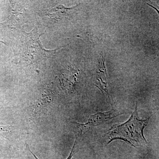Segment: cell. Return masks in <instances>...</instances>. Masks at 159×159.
Masks as SVG:
<instances>
[{"instance_id":"6da1fadb","label":"cell","mask_w":159,"mask_h":159,"mask_svg":"<svg viewBox=\"0 0 159 159\" xmlns=\"http://www.w3.org/2000/svg\"><path fill=\"white\" fill-rule=\"evenodd\" d=\"M149 119H139L137 104L135 110L127 121L121 125H115L105 135V138L110 143L114 140H120L135 147L147 142L144 135V130L148 124Z\"/></svg>"},{"instance_id":"7a4b0ae2","label":"cell","mask_w":159,"mask_h":159,"mask_svg":"<svg viewBox=\"0 0 159 159\" xmlns=\"http://www.w3.org/2000/svg\"><path fill=\"white\" fill-rule=\"evenodd\" d=\"M122 114L123 113H119L118 111L113 110L104 112H100L91 115L87 122L84 124H80L77 122H74V124L79 129L80 134H83L91 128L104 124Z\"/></svg>"},{"instance_id":"3957f363","label":"cell","mask_w":159,"mask_h":159,"mask_svg":"<svg viewBox=\"0 0 159 159\" xmlns=\"http://www.w3.org/2000/svg\"><path fill=\"white\" fill-rule=\"evenodd\" d=\"M13 127L11 125H0V138H5L11 133Z\"/></svg>"},{"instance_id":"277c9868","label":"cell","mask_w":159,"mask_h":159,"mask_svg":"<svg viewBox=\"0 0 159 159\" xmlns=\"http://www.w3.org/2000/svg\"><path fill=\"white\" fill-rule=\"evenodd\" d=\"M76 144H77V139H76V140H75L74 146H73V148H72V150H71L70 153V155H69L68 157L66 159H71V158H72V157H73V156H74V152H75V151H74V149H75V147H76ZM27 147H28V149H29V151L30 152H31V153L32 154V155H33V156L34 157V158H35V159H39L37 157H36V156H35V155H34V154L32 152H31V151L30 150V149L29 148L28 145H27Z\"/></svg>"}]
</instances>
